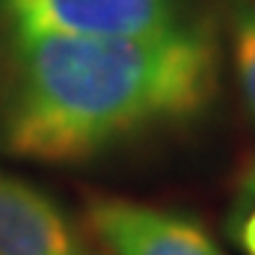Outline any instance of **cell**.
Segmentation results:
<instances>
[{"mask_svg": "<svg viewBox=\"0 0 255 255\" xmlns=\"http://www.w3.org/2000/svg\"><path fill=\"white\" fill-rule=\"evenodd\" d=\"M10 34L151 37L175 29V0H0Z\"/></svg>", "mask_w": 255, "mask_h": 255, "instance_id": "7a4b0ae2", "label": "cell"}, {"mask_svg": "<svg viewBox=\"0 0 255 255\" xmlns=\"http://www.w3.org/2000/svg\"><path fill=\"white\" fill-rule=\"evenodd\" d=\"M232 52L242 99L255 120V3L250 0H235L232 5Z\"/></svg>", "mask_w": 255, "mask_h": 255, "instance_id": "5b68a950", "label": "cell"}, {"mask_svg": "<svg viewBox=\"0 0 255 255\" xmlns=\"http://www.w3.org/2000/svg\"><path fill=\"white\" fill-rule=\"evenodd\" d=\"M255 203V159L250 161V167L242 172L240 177V190H237V208H248Z\"/></svg>", "mask_w": 255, "mask_h": 255, "instance_id": "52a82bcc", "label": "cell"}, {"mask_svg": "<svg viewBox=\"0 0 255 255\" xmlns=\"http://www.w3.org/2000/svg\"><path fill=\"white\" fill-rule=\"evenodd\" d=\"M219 57L208 31L151 37L13 34L0 91V148L42 164H78L208 110Z\"/></svg>", "mask_w": 255, "mask_h": 255, "instance_id": "6da1fadb", "label": "cell"}, {"mask_svg": "<svg viewBox=\"0 0 255 255\" xmlns=\"http://www.w3.org/2000/svg\"><path fill=\"white\" fill-rule=\"evenodd\" d=\"M232 235H235L237 245L245 250V255H255V203L240 211Z\"/></svg>", "mask_w": 255, "mask_h": 255, "instance_id": "8992f818", "label": "cell"}, {"mask_svg": "<svg viewBox=\"0 0 255 255\" xmlns=\"http://www.w3.org/2000/svg\"><path fill=\"white\" fill-rule=\"evenodd\" d=\"M0 255H84V248L47 193L0 172Z\"/></svg>", "mask_w": 255, "mask_h": 255, "instance_id": "277c9868", "label": "cell"}, {"mask_svg": "<svg viewBox=\"0 0 255 255\" xmlns=\"http://www.w3.org/2000/svg\"><path fill=\"white\" fill-rule=\"evenodd\" d=\"M89 224L115 255H224L193 216L146 203L99 198L89 206Z\"/></svg>", "mask_w": 255, "mask_h": 255, "instance_id": "3957f363", "label": "cell"}]
</instances>
